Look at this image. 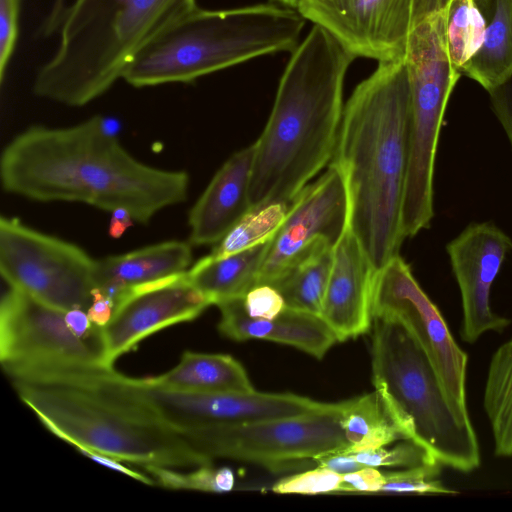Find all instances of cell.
<instances>
[{
    "mask_svg": "<svg viewBox=\"0 0 512 512\" xmlns=\"http://www.w3.org/2000/svg\"><path fill=\"white\" fill-rule=\"evenodd\" d=\"M21 401L59 439L78 450L173 469L213 464L180 434L74 382L39 373L8 375Z\"/></svg>",
    "mask_w": 512,
    "mask_h": 512,
    "instance_id": "obj_6",
    "label": "cell"
},
{
    "mask_svg": "<svg viewBox=\"0 0 512 512\" xmlns=\"http://www.w3.org/2000/svg\"><path fill=\"white\" fill-rule=\"evenodd\" d=\"M350 195L342 170L334 163L291 201L260 268L257 284L271 285L321 247L335 248L350 226Z\"/></svg>",
    "mask_w": 512,
    "mask_h": 512,
    "instance_id": "obj_14",
    "label": "cell"
},
{
    "mask_svg": "<svg viewBox=\"0 0 512 512\" xmlns=\"http://www.w3.org/2000/svg\"><path fill=\"white\" fill-rule=\"evenodd\" d=\"M275 1L281 3L282 5H285V6L291 7V8H295V9H296L297 3H298V0H275Z\"/></svg>",
    "mask_w": 512,
    "mask_h": 512,
    "instance_id": "obj_42",
    "label": "cell"
},
{
    "mask_svg": "<svg viewBox=\"0 0 512 512\" xmlns=\"http://www.w3.org/2000/svg\"><path fill=\"white\" fill-rule=\"evenodd\" d=\"M220 310L218 329L235 340H268L295 347L317 359H322L339 342L327 322L320 316L286 307L273 319L253 318L245 310L243 298L217 304Z\"/></svg>",
    "mask_w": 512,
    "mask_h": 512,
    "instance_id": "obj_19",
    "label": "cell"
},
{
    "mask_svg": "<svg viewBox=\"0 0 512 512\" xmlns=\"http://www.w3.org/2000/svg\"><path fill=\"white\" fill-rule=\"evenodd\" d=\"M114 301L98 288L92 291V302L87 309L91 322L99 327H104L112 318L114 312Z\"/></svg>",
    "mask_w": 512,
    "mask_h": 512,
    "instance_id": "obj_39",
    "label": "cell"
},
{
    "mask_svg": "<svg viewBox=\"0 0 512 512\" xmlns=\"http://www.w3.org/2000/svg\"><path fill=\"white\" fill-rule=\"evenodd\" d=\"M290 203L271 202L252 207L209 255L214 258L227 257L272 239L284 222Z\"/></svg>",
    "mask_w": 512,
    "mask_h": 512,
    "instance_id": "obj_27",
    "label": "cell"
},
{
    "mask_svg": "<svg viewBox=\"0 0 512 512\" xmlns=\"http://www.w3.org/2000/svg\"><path fill=\"white\" fill-rule=\"evenodd\" d=\"M340 424L348 445L345 452L373 450L405 440L375 390L345 400Z\"/></svg>",
    "mask_w": 512,
    "mask_h": 512,
    "instance_id": "obj_24",
    "label": "cell"
},
{
    "mask_svg": "<svg viewBox=\"0 0 512 512\" xmlns=\"http://www.w3.org/2000/svg\"><path fill=\"white\" fill-rule=\"evenodd\" d=\"M441 466L433 462L384 471L385 483L379 493L457 494L439 479Z\"/></svg>",
    "mask_w": 512,
    "mask_h": 512,
    "instance_id": "obj_30",
    "label": "cell"
},
{
    "mask_svg": "<svg viewBox=\"0 0 512 512\" xmlns=\"http://www.w3.org/2000/svg\"><path fill=\"white\" fill-rule=\"evenodd\" d=\"M96 267L81 247L17 218H0V273L9 287L63 311H87Z\"/></svg>",
    "mask_w": 512,
    "mask_h": 512,
    "instance_id": "obj_10",
    "label": "cell"
},
{
    "mask_svg": "<svg viewBox=\"0 0 512 512\" xmlns=\"http://www.w3.org/2000/svg\"><path fill=\"white\" fill-rule=\"evenodd\" d=\"M355 58L317 25L292 51L268 121L253 144L251 207L290 203L332 161L344 79Z\"/></svg>",
    "mask_w": 512,
    "mask_h": 512,
    "instance_id": "obj_3",
    "label": "cell"
},
{
    "mask_svg": "<svg viewBox=\"0 0 512 512\" xmlns=\"http://www.w3.org/2000/svg\"><path fill=\"white\" fill-rule=\"evenodd\" d=\"M272 239L223 258L207 255L187 270V278L213 305L244 298L257 284Z\"/></svg>",
    "mask_w": 512,
    "mask_h": 512,
    "instance_id": "obj_21",
    "label": "cell"
},
{
    "mask_svg": "<svg viewBox=\"0 0 512 512\" xmlns=\"http://www.w3.org/2000/svg\"><path fill=\"white\" fill-rule=\"evenodd\" d=\"M196 7V0H74L56 52L36 73L34 94L71 107L90 103L146 43Z\"/></svg>",
    "mask_w": 512,
    "mask_h": 512,
    "instance_id": "obj_4",
    "label": "cell"
},
{
    "mask_svg": "<svg viewBox=\"0 0 512 512\" xmlns=\"http://www.w3.org/2000/svg\"><path fill=\"white\" fill-rule=\"evenodd\" d=\"M344 401L325 410L291 417L214 425L180 434L209 459L227 458L270 471L298 470L314 458L347 450L340 424Z\"/></svg>",
    "mask_w": 512,
    "mask_h": 512,
    "instance_id": "obj_9",
    "label": "cell"
},
{
    "mask_svg": "<svg viewBox=\"0 0 512 512\" xmlns=\"http://www.w3.org/2000/svg\"><path fill=\"white\" fill-rule=\"evenodd\" d=\"M333 250L330 247L315 250L271 284L283 296L287 307L321 316Z\"/></svg>",
    "mask_w": 512,
    "mask_h": 512,
    "instance_id": "obj_26",
    "label": "cell"
},
{
    "mask_svg": "<svg viewBox=\"0 0 512 512\" xmlns=\"http://www.w3.org/2000/svg\"><path fill=\"white\" fill-rule=\"evenodd\" d=\"M352 455L360 464L376 468H409L437 462L427 450L412 440H402L391 448L384 446L373 450L352 452Z\"/></svg>",
    "mask_w": 512,
    "mask_h": 512,
    "instance_id": "obj_31",
    "label": "cell"
},
{
    "mask_svg": "<svg viewBox=\"0 0 512 512\" xmlns=\"http://www.w3.org/2000/svg\"><path fill=\"white\" fill-rule=\"evenodd\" d=\"M305 21L297 9L274 4L197 6L146 43L121 79L136 88L192 83L259 56L293 51Z\"/></svg>",
    "mask_w": 512,
    "mask_h": 512,
    "instance_id": "obj_5",
    "label": "cell"
},
{
    "mask_svg": "<svg viewBox=\"0 0 512 512\" xmlns=\"http://www.w3.org/2000/svg\"><path fill=\"white\" fill-rule=\"evenodd\" d=\"M385 483V473L376 467L364 466L356 471L342 474L337 493H379Z\"/></svg>",
    "mask_w": 512,
    "mask_h": 512,
    "instance_id": "obj_35",
    "label": "cell"
},
{
    "mask_svg": "<svg viewBox=\"0 0 512 512\" xmlns=\"http://www.w3.org/2000/svg\"><path fill=\"white\" fill-rule=\"evenodd\" d=\"M370 330L372 382L404 439L443 466L477 469L480 447L468 411L448 396L417 341L390 318L373 317Z\"/></svg>",
    "mask_w": 512,
    "mask_h": 512,
    "instance_id": "obj_7",
    "label": "cell"
},
{
    "mask_svg": "<svg viewBox=\"0 0 512 512\" xmlns=\"http://www.w3.org/2000/svg\"><path fill=\"white\" fill-rule=\"evenodd\" d=\"M243 301L248 315L260 319H273L287 307L280 292L268 284L254 286Z\"/></svg>",
    "mask_w": 512,
    "mask_h": 512,
    "instance_id": "obj_34",
    "label": "cell"
},
{
    "mask_svg": "<svg viewBox=\"0 0 512 512\" xmlns=\"http://www.w3.org/2000/svg\"><path fill=\"white\" fill-rule=\"evenodd\" d=\"M0 361L5 373L113 367L102 327L79 336L68 326L65 311L11 287L0 303Z\"/></svg>",
    "mask_w": 512,
    "mask_h": 512,
    "instance_id": "obj_11",
    "label": "cell"
},
{
    "mask_svg": "<svg viewBox=\"0 0 512 512\" xmlns=\"http://www.w3.org/2000/svg\"><path fill=\"white\" fill-rule=\"evenodd\" d=\"M375 274L349 226L333 250L321 312L339 342L357 338L371 329Z\"/></svg>",
    "mask_w": 512,
    "mask_h": 512,
    "instance_id": "obj_17",
    "label": "cell"
},
{
    "mask_svg": "<svg viewBox=\"0 0 512 512\" xmlns=\"http://www.w3.org/2000/svg\"><path fill=\"white\" fill-rule=\"evenodd\" d=\"M372 314L393 319L407 329L428 357L448 396L467 410L468 356L400 254L375 274Z\"/></svg>",
    "mask_w": 512,
    "mask_h": 512,
    "instance_id": "obj_12",
    "label": "cell"
},
{
    "mask_svg": "<svg viewBox=\"0 0 512 512\" xmlns=\"http://www.w3.org/2000/svg\"><path fill=\"white\" fill-rule=\"evenodd\" d=\"M341 480L342 474L316 466L280 479L273 485L272 490L282 494H332L338 492Z\"/></svg>",
    "mask_w": 512,
    "mask_h": 512,
    "instance_id": "obj_32",
    "label": "cell"
},
{
    "mask_svg": "<svg viewBox=\"0 0 512 512\" xmlns=\"http://www.w3.org/2000/svg\"><path fill=\"white\" fill-rule=\"evenodd\" d=\"M66 0H54L53 2V8L56 11H62L66 7Z\"/></svg>",
    "mask_w": 512,
    "mask_h": 512,
    "instance_id": "obj_41",
    "label": "cell"
},
{
    "mask_svg": "<svg viewBox=\"0 0 512 512\" xmlns=\"http://www.w3.org/2000/svg\"><path fill=\"white\" fill-rule=\"evenodd\" d=\"M461 72L487 92L512 77V0H493L482 45Z\"/></svg>",
    "mask_w": 512,
    "mask_h": 512,
    "instance_id": "obj_23",
    "label": "cell"
},
{
    "mask_svg": "<svg viewBox=\"0 0 512 512\" xmlns=\"http://www.w3.org/2000/svg\"><path fill=\"white\" fill-rule=\"evenodd\" d=\"M450 0H298L296 9L355 57L403 60L410 31Z\"/></svg>",
    "mask_w": 512,
    "mask_h": 512,
    "instance_id": "obj_13",
    "label": "cell"
},
{
    "mask_svg": "<svg viewBox=\"0 0 512 512\" xmlns=\"http://www.w3.org/2000/svg\"><path fill=\"white\" fill-rule=\"evenodd\" d=\"M511 238L491 222L473 223L447 244L462 302L461 339L474 344L487 331L502 332L511 320L494 313L490 291L507 254Z\"/></svg>",
    "mask_w": 512,
    "mask_h": 512,
    "instance_id": "obj_16",
    "label": "cell"
},
{
    "mask_svg": "<svg viewBox=\"0 0 512 512\" xmlns=\"http://www.w3.org/2000/svg\"><path fill=\"white\" fill-rule=\"evenodd\" d=\"M192 263L190 242L169 240L97 260L95 288L114 303L128 289L184 273Z\"/></svg>",
    "mask_w": 512,
    "mask_h": 512,
    "instance_id": "obj_20",
    "label": "cell"
},
{
    "mask_svg": "<svg viewBox=\"0 0 512 512\" xmlns=\"http://www.w3.org/2000/svg\"><path fill=\"white\" fill-rule=\"evenodd\" d=\"M409 128L410 87L404 59L378 62L344 106L331 161L345 175L350 228L375 272L399 254L405 239L402 206Z\"/></svg>",
    "mask_w": 512,
    "mask_h": 512,
    "instance_id": "obj_2",
    "label": "cell"
},
{
    "mask_svg": "<svg viewBox=\"0 0 512 512\" xmlns=\"http://www.w3.org/2000/svg\"><path fill=\"white\" fill-rule=\"evenodd\" d=\"M477 1V0H476Z\"/></svg>",
    "mask_w": 512,
    "mask_h": 512,
    "instance_id": "obj_43",
    "label": "cell"
},
{
    "mask_svg": "<svg viewBox=\"0 0 512 512\" xmlns=\"http://www.w3.org/2000/svg\"><path fill=\"white\" fill-rule=\"evenodd\" d=\"M20 0H0V81L13 56L18 39Z\"/></svg>",
    "mask_w": 512,
    "mask_h": 512,
    "instance_id": "obj_33",
    "label": "cell"
},
{
    "mask_svg": "<svg viewBox=\"0 0 512 512\" xmlns=\"http://www.w3.org/2000/svg\"><path fill=\"white\" fill-rule=\"evenodd\" d=\"M253 144L234 153L215 173L189 211V242L217 244L252 207L249 182Z\"/></svg>",
    "mask_w": 512,
    "mask_h": 512,
    "instance_id": "obj_18",
    "label": "cell"
},
{
    "mask_svg": "<svg viewBox=\"0 0 512 512\" xmlns=\"http://www.w3.org/2000/svg\"><path fill=\"white\" fill-rule=\"evenodd\" d=\"M95 115L68 127L33 125L3 149L0 178L10 194L41 202H77L111 213L127 209L148 224L188 198L189 175L145 164Z\"/></svg>",
    "mask_w": 512,
    "mask_h": 512,
    "instance_id": "obj_1",
    "label": "cell"
},
{
    "mask_svg": "<svg viewBox=\"0 0 512 512\" xmlns=\"http://www.w3.org/2000/svg\"><path fill=\"white\" fill-rule=\"evenodd\" d=\"M447 6L417 23L407 39L404 62L410 87L409 158L402 206L404 237L428 228L434 215L433 175L440 129L461 75L446 41Z\"/></svg>",
    "mask_w": 512,
    "mask_h": 512,
    "instance_id": "obj_8",
    "label": "cell"
},
{
    "mask_svg": "<svg viewBox=\"0 0 512 512\" xmlns=\"http://www.w3.org/2000/svg\"><path fill=\"white\" fill-rule=\"evenodd\" d=\"M78 452L90 458L91 460L97 462L98 464L103 465L121 474L127 475L133 478L134 480H137L150 486L156 485L155 481L150 475H146L134 469H131L128 466L122 464L123 461H120L116 458L91 450H78Z\"/></svg>",
    "mask_w": 512,
    "mask_h": 512,
    "instance_id": "obj_37",
    "label": "cell"
},
{
    "mask_svg": "<svg viewBox=\"0 0 512 512\" xmlns=\"http://www.w3.org/2000/svg\"><path fill=\"white\" fill-rule=\"evenodd\" d=\"M156 485L176 490L204 492H228L234 488L235 476L229 467H213V464L182 472L178 469L147 465L143 467Z\"/></svg>",
    "mask_w": 512,
    "mask_h": 512,
    "instance_id": "obj_29",
    "label": "cell"
},
{
    "mask_svg": "<svg viewBox=\"0 0 512 512\" xmlns=\"http://www.w3.org/2000/svg\"><path fill=\"white\" fill-rule=\"evenodd\" d=\"M488 93L492 110L512 147V77Z\"/></svg>",
    "mask_w": 512,
    "mask_h": 512,
    "instance_id": "obj_36",
    "label": "cell"
},
{
    "mask_svg": "<svg viewBox=\"0 0 512 512\" xmlns=\"http://www.w3.org/2000/svg\"><path fill=\"white\" fill-rule=\"evenodd\" d=\"M150 378L160 386L191 392L229 393L255 390L242 364L227 354L185 351L175 367Z\"/></svg>",
    "mask_w": 512,
    "mask_h": 512,
    "instance_id": "obj_22",
    "label": "cell"
},
{
    "mask_svg": "<svg viewBox=\"0 0 512 512\" xmlns=\"http://www.w3.org/2000/svg\"><path fill=\"white\" fill-rule=\"evenodd\" d=\"M485 20L476 0H450L446 15V41L453 66L462 67L477 53L484 40Z\"/></svg>",
    "mask_w": 512,
    "mask_h": 512,
    "instance_id": "obj_28",
    "label": "cell"
},
{
    "mask_svg": "<svg viewBox=\"0 0 512 512\" xmlns=\"http://www.w3.org/2000/svg\"><path fill=\"white\" fill-rule=\"evenodd\" d=\"M134 222L132 214L127 209L117 208L111 212L108 233L112 238H120Z\"/></svg>",
    "mask_w": 512,
    "mask_h": 512,
    "instance_id": "obj_40",
    "label": "cell"
},
{
    "mask_svg": "<svg viewBox=\"0 0 512 512\" xmlns=\"http://www.w3.org/2000/svg\"><path fill=\"white\" fill-rule=\"evenodd\" d=\"M483 407L490 423L495 455L512 457V339L500 345L491 357Z\"/></svg>",
    "mask_w": 512,
    "mask_h": 512,
    "instance_id": "obj_25",
    "label": "cell"
},
{
    "mask_svg": "<svg viewBox=\"0 0 512 512\" xmlns=\"http://www.w3.org/2000/svg\"><path fill=\"white\" fill-rule=\"evenodd\" d=\"M314 464L319 467L328 468L339 474L356 471L364 465L356 461L350 452H330L314 458Z\"/></svg>",
    "mask_w": 512,
    "mask_h": 512,
    "instance_id": "obj_38",
    "label": "cell"
},
{
    "mask_svg": "<svg viewBox=\"0 0 512 512\" xmlns=\"http://www.w3.org/2000/svg\"><path fill=\"white\" fill-rule=\"evenodd\" d=\"M186 272L132 287L116 301L112 318L102 327L111 366L148 336L192 321L213 305Z\"/></svg>",
    "mask_w": 512,
    "mask_h": 512,
    "instance_id": "obj_15",
    "label": "cell"
}]
</instances>
